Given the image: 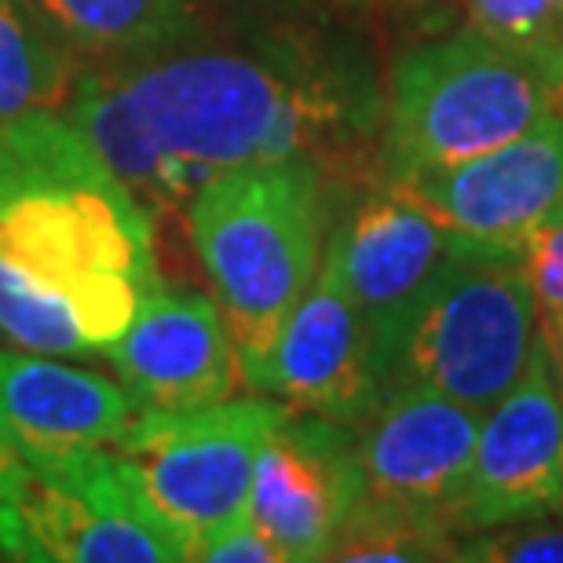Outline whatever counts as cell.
I'll return each instance as SVG.
<instances>
[{
  "label": "cell",
  "mask_w": 563,
  "mask_h": 563,
  "mask_svg": "<svg viewBox=\"0 0 563 563\" xmlns=\"http://www.w3.org/2000/svg\"><path fill=\"white\" fill-rule=\"evenodd\" d=\"M560 494L563 374L542 333L520 380L483 413L454 527L483 531V527L542 520L560 509Z\"/></svg>",
  "instance_id": "cell-7"
},
{
  "label": "cell",
  "mask_w": 563,
  "mask_h": 563,
  "mask_svg": "<svg viewBox=\"0 0 563 563\" xmlns=\"http://www.w3.org/2000/svg\"><path fill=\"white\" fill-rule=\"evenodd\" d=\"M549 347H553V355H556V366H560V374H563V333H560L556 341L549 344Z\"/></svg>",
  "instance_id": "cell-24"
},
{
  "label": "cell",
  "mask_w": 563,
  "mask_h": 563,
  "mask_svg": "<svg viewBox=\"0 0 563 563\" xmlns=\"http://www.w3.org/2000/svg\"><path fill=\"white\" fill-rule=\"evenodd\" d=\"M563 107V52L505 44L483 30L435 37L391 66L377 165L391 184L446 173L523 136Z\"/></svg>",
  "instance_id": "cell-5"
},
{
  "label": "cell",
  "mask_w": 563,
  "mask_h": 563,
  "mask_svg": "<svg viewBox=\"0 0 563 563\" xmlns=\"http://www.w3.org/2000/svg\"><path fill=\"white\" fill-rule=\"evenodd\" d=\"M330 560H385V563H428V560H457L454 527L439 516L399 509L358 498L352 516L330 549Z\"/></svg>",
  "instance_id": "cell-17"
},
{
  "label": "cell",
  "mask_w": 563,
  "mask_h": 563,
  "mask_svg": "<svg viewBox=\"0 0 563 563\" xmlns=\"http://www.w3.org/2000/svg\"><path fill=\"white\" fill-rule=\"evenodd\" d=\"M201 563H286L275 542L250 520V512H234L195 538V556Z\"/></svg>",
  "instance_id": "cell-22"
},
{
  "label": "cell",
  "mask_w": 563,
  "mask_h": 563,
  "mask_svg": "<svg viewBox=\"0 0 563 563\" xmlns=\"http://www.w3.org/2000/svg\"><path fill=\"white\" fill-rule=\"evenodd\" d=\"M556 516H560V520H563V494H560V509H556Z\"/></svg>",
  "instance_id": "cell-25"
},
{
  "label": "cell",
  "mask_w": 563,
  "mask_h": 563,
  "mask_svg": "<svg viewBox=\"0 0 563 563\" xmlns=\"http://www.w3.org/2000/svg\"><path fill=\"white\" fill-rule=\"evenodd\" d=\"M59 114L143 206L190 201L228 168L333 165L377 140L385 96L363 59L311 30H195L81 66Z\"/></svg>",
  "instance_id": "cell-1"
},
{
  "label": "cell",
  "mask_w": 563,
  "mask_h": 563,
  "mask_svg": "<svg viewBox=\"0 0 563 563\" xmlns=\"http://www.w3.org/2000/svg\"><path fill=\"white\" fill-rule=\"evenodd\" d=\"M0 560H4V556H0Z\"/></svg>",
  "instance_id": "cell-26"
},
{
  "label": "cell",
  "mask_w": 563,
  "mask_h": 563,
  "mask_svg": "<svg viewBox=\"0 0 563 563\" xmlns=\"http://www.w3.org/2000/svg\"><path fill=\"white\" fill-rule=\"evenodd\" d=\"M0 336L37 355H92L74 322L70 303L8 261H0Z\"/></svg>",
  "instance_id": "cell-18"
},
{
  "label": "cell",
  "mask_w": 563,
  "mask_h": 563,
  "mask_svg": "<svg viewBox=\"0 0 563 563\" xmlns=\"http://www.w3.org/2000/svg\"><path fill=\"white\" fill-rule=\"evenodd\" d=\"M253 388L292 410L363 424L380 402L374 330L322 250L319 275L289 311Z\"/></svg>",
  "instance_id": "cell-9"
},
{
  "label": "cell",
  "mask_w": 563,
  "mask_h": 563,
  "mask_svg": "<svg viewBox=\"0 0 563 563\" xmlns=\"http://www.w3.org/2000/svg\"><path fill=\"white\" fill-rule=\"evenodd\" d=\"M457 560L476 563H563V527L501 523L483 527L468 542H457Z\"/></svg>",
  "instance_id": "cell-20"
},
{
  "label": "cell",
  "mask_w": 563,
  "mask_h": 563,
  "mask_svg": "<svg viewBox=\"0 0 563 563\" xmlns=\"http://www.w3.org/2000/svg\"><path fill=\"white\" fill-rule=\"evenodd\" d=\"M363 498L355 424L292 410L256 457L245 512L286 563L330 560L344 520Z\"/></svg>",
  "instance_id": "cell-8"
},
{
  "label": "cell",
  "mask_w": 563,
  "mask_h": 563,
  "mask_svg": "<svg viewBox=\"0 0 563 563\" xmlns=\"http://www.w3.org/2000/svg\"><path fill=\"white\" fill-rule=\"evenodd\" d=\"M399 187L450 231L523 250L563 220V107L498 151Z\"/></svg>",
  "instance_id": "cell-12"
},
{
  "label": "cell",
  "mask_w": 563,
  "mask_h": 563,
  "mask_svg": "<svg viewBox=\"0 0 563 563\" xmlns=\"http://www.w3.org/2000/svg\"><path fill=\"white\" fill-rule=\"evenodd\" d=\"M289 407L272 396L195 410H136L114 443L168 520L201 534L245 509L256 457Z\"/></svg>",
  "instance_id": "cell-6"
},
{
  "label": "cell",
  "mask_w": 563,
  "mask_h": 563,
  "mask_svg": "<svg viewBox=\"0 0 563 563\" xmlns=\"http://www.w3.org/2000/svg\"><path fill=\"white\" fill-rule=\"evenodd\" d=\"M118 380L66 366L55 355L0 347V435L15 446H110L136 418Z\"/></svg>",
  "instance_id": "cell-14"
},
{
  "label": "cell",
  "mask_w": 563,
  "mask_h": 563,
  "mask_svg": "<svg viewBox=\"0 0 563 563\" xmlns=\"http://www.w3.org/2000/svg\"><path fill=\"white\" fill-rule=\"evenodd\" d=\"M0 261L70 303L92 355L162 286L151 212L59 110L0 125Z\"/></svg>",
  "instance_id": "cell-2"
},
{
  "label": "cell",
  "mask_w": 563,
  "mask_h": 563,
  "mask_svg": "<svg viewBox=\"0 0 563 563\" xmlns=\"http://www.w3.org/2000/svg\"><path fill=\"white\" fill-rule=\"evenodd\" d=\"M523 261L527 275H531L542 333L553 344L563 333V220L523 245Z\"/></svg>",
  "instance_id": "cell-21"
},
{
  "label": "cell",
  "mask_w": 563,
  "mask_h": 563,
  "mask_svg": "<svg viewBox=\"0 0 563 563\" xmlns=\"http://www.w3.org/2000/svg\"><path fill=\"white\" fill-rule=\"evenodd\" d=\"M330 173L314 162L228 168L187 201L195 256L253 388L289 311L319 275Z\"/></svg>",
  "instance_id": "cell-3"
},
{
  "label": "cell",
  "mask_w": 563,
  "mask_h": 563,
  "mask_svg": "<svg viewBox=\"0 0 563 563\" xmlns=\"http://www.w3.org/2000/svg\"><path fill=\"white\" fill-rule=\"evenodd\" d=\"M103 355L140 410L212 407L245 385L217 300L165 282L146 292L132 325Z\"/></svg>",
  "instance_id": "cell-11"
},
{
  "label": "cell",
  "mask_w": 563,
  "mask_h": 563,
  "mask_svg": "<svg viewBox=\"0 0 563 563\" xmlns=\"http://www.w3.org/2000/svg\"><path fill=\"white\" fill-rule=\"evenodd\" d=\"M26 476H30L26 465L19 461V454L11 450L8 439L0 435V509L19 498V490L26 487Z\"/></svg>",
  "instance_id": "cell-23"
},
{
  "label": "cell",
  "mask_w": 563,
  "mask_h": 563,
  "mask_svg": "<svg viewBox=\"0 0 563 563\" xmlns=\"http://www.w3.org/2000/svg\"><path fill=\"white\" fill-rule=\"evenodd\" d=\"M472 26L505 44L563 52V0H465Z\"/></svg>",
  "instance_id": "cell-19"
},
{
  "label": "cell",
  "mask_w": 563,
  "mask_h": 563,
  "mask_svg": "<svg viewBox=\"0 0 563 563\" xmlns=\"http://www.w3.org/2000/svg\"><path fill=\"white\" fill-rule=\"evenodd\" d=\"M77 63L48 37L30 0H0V125L37 110H63Z\"/></svg>",
  "instance_id": "cell-16"
},
{
  "label": "cell",
  "mask_w": 563,
  "mask_h": 563,
  "mask_svg": "<svg viewBox=\"0 0 563 563\" xmlns=\"http://www.w3.org/2000/svg\"><path fill=\"white\" fill-rule=\"evenodd\" d=\"M454 231L407 187L380 179L352 195L325 231V256L366 311L369 330L391 319L446 256Z\"/></svg>",
  "instance_id": "cell-13"
},
{
  "label": "cell",
  "mask_w": 563,
  "mask_h": 563,
  "mask_svg": "<svg viewBox=\"0 0 563 563\" xmlns=\"http://www.w3.org/2000/svg\"><path fill=\"white\" fill-rule=\"evenodd\" d=\"M483 413L435 388H391L355 424L363 498L439 516L454 527ZM457 531V527H454Z\"/></svg>",
  "instance_id": "cell-10"
},
{
  "label": "cell",
  "mask_w": 563,
  "mask_h": 563,
  "mask_svg": "<svg viewBox=\"0 0 563 563\" xmlns=\"http://www.w3.org/2000/svg\"><path fill=\"white\" fill-rule=\"evenodd\" d=\"M66 59L81 66L114 63L195 33L190 0H30Z\"/></svg>",
  "instance_id": "cell-15"
},
{
  "label": "cell",
  "mask_w": 563,
  "mask_h": 563,
  "mask_svg": "<svg viewBox=\"0 0 563 563\" xmlns=\"http://www.w3.org/2000/svg\"><path fill=\"white\" fill-rule=\"evenodd\" d=\"M538 336L542 319L520 245L454 231L424 286L374 325L380 396L418 385L487 413L520 380Z\"/></svg>",
  "instance_id": "cell-4"
}]
</instances>
